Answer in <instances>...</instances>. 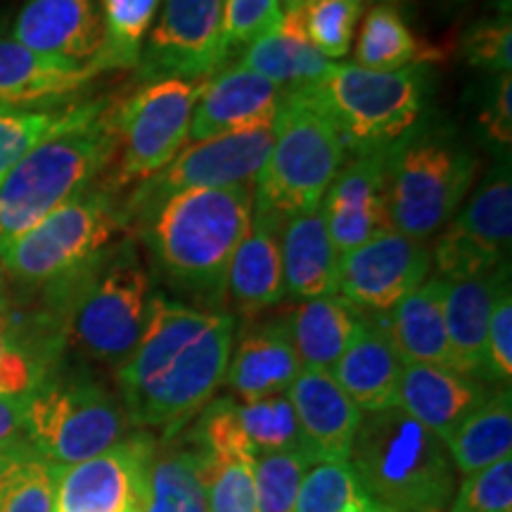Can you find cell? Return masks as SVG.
<instances>
[{
  "mask_svg": "<svg viewBox=\"0 0 512 512\" xmlns=\"http://www.w3.org/2000/svg\"><path fill=\"white\" fill-rule=\"evenodd\" d=\"M226 0H164L162 17L140 50V79L207 81L226 62L223 43Z\"/></svg>",
  "mask_w": 512,
  "mask_h": 512,
  "instance_id": "cell-13",
  "label": "cell"
},
{
  "mask_svg": "<svg viewBox=\"0 0 512 512\" xmlns=\"http://www.w3.org/2000/svg\"><path fill=\"white\" fill-rule=\"evenodd\" d=\"M294 512H389L368 494L349 460H318L306 470Z\"/></svg>",
  "mask_w": 512,
  "mask_h": 512,
  "instance_id": "cell-38",
  "label": "cell"
},
{
  "mask_svg": "<svg viewBox=\"0 0 512 512\" xmlns=\"http://www.w3.org/2000/svg\"><path fill=\"white\" fill-rule=\"evenodd\" d=\"M430 64L373 72L358 64H332L313 88L323 110L339 128L344 147L361 152L387 150L406 136L425 107Z\"/></svg>",
  "mask_w": 512,
  "mask_h": 512,
  "instance_id": "cell-8",
  "label": "cell"
},
{
  "mask_svg": "<svg viewBox=\"0 0 512 512\" xmlns=\"http://www.w3.org/2000/svg\"><path fill=\"white\" fill-rule=\"evenodd\" d=\"M76 278L72 309H69V337L83 354L100 363L119 366L143 337L155 292L131 247L86 275Z\"/></svg>",
  "mask_w": 512,
  "mask_h": 512,
  "instance_id": "cell-10",
  "label": "cell"
},
{
  "mask_svg": "<svg viewBox=\"0 0 512 512\" xmlns=\"http://www.w3.org/2000/svg\"><path fill=\"white\" fill-rule=\"evenodd\" d=\"M285 91L242 64L221 67L204 81L200 98L192 107V143H204L230 133L273 126L283 107Z\"/></svg>",
  "mask_w": 512,
  "mask_h": 512,
  "instance_id": "cell-18",
  "label": "cell"
},
{
  "mask_svg": "<svg viewBox=\"0 0 512 512\" xmlns=\"http://www.w3.org/2000/svg\"><path fill=\"white\" fill-rule=\"evenodd\" d=\"M204 81L145 83L117 107V150L121 157L110 188L143 183L171 164L188 143L192 107Z\"/></svg>",
  "mask_w": 512,
  "mask_h": 512,
  "instance_id": "cell-11",
  "label": "cell"
},
{
  "mask_svg": "<svg viewBox=\"0 0 512 512\" xmlns=\"http://www.w3.org/2000/svg\"><path fill=\"white\" fill-rule=\"evenodd\" d=\"M347 460L389 512H446L456 496L446 444L399 406L363 415Z\"/></svg>",
  "mask_w": 512,
  "mask_h": 512,
  "instance_id": "cell-3",
  "label": "cell"
},
{
  "mask_svg": "<svg viewBox=\"0 0 512 512\" xmlns=\"http://www.w3.org/2000/svg\"><path fill=\"white\" fill-rule=\"evenodd\" d=\"M12 38L41 55L93 67L102 46V22L93 0H27Z\"/></svg>",
  "mask_w": 512,
  "mask_h": 512,
  "instance_id": "cell-20",
  "label": "cell"
},
{
  "mask_svg": "<svg viewBox=\"0 0 512 512\" xmlns=\"http://www.w3.org/2000/svg\"><path fill=\"white\" fill-rule=\"evenodd\" d=\"M254 214V185L185 190L147 223V242L162 273L183 292L219 311L228 268Z\"/></svg>",
  "mask_w": 512,
  "mask_h": 512,
  "instance_id": "cell-2",
  "label": "cell"
},
{
  "mask_svg": "<svg viewBox=\"0 0 512 512\" xmlns=\"http://www.w3.org/2000/svg\"><path fill=\"white\" fill-rule=\"evenodd\" d=\"M273 136L275 124L185 145L174 162L140 183L128 197L126 207L121 209L124 226L126 223H138L140 228L147 226L157 209L178 192L252 185L271 152Z\"/></svg>",
  "mask_w": 512,
  "mask_h": 512,
  "instance_id": "cell-12",
  "label": "cell"
},
{
  "mask_svg": "<svg viewBox=\"0 0 512 512\" xmlns=\"http://www.w3.org/2000/svg\"><path fill=\"white\" fill-rule=\"evenodd\" d=\"M318 209L339 256L394 230L387 204L384 150L361 152L354 162L342 164Z\"/></svg>",
  "mask_w": 512,
  "mask_h": 512,
  "instance_id": "cell-17",
  "label": "cell"
},
{
  "mask_svg": "<svg viewBox=\"0 0 512 512\" xmlns=\"http://www.w3.org/2000/svg\"><path fill=\"white\" fill-rule=\"evenodd\" d=\"M401 370L403 363L384 323L363 316L354 339L339 356L330 375L356 403L358 411L377 413L394 408L399 401Z\"/></svg>",
  "mask_w": 512,
  "mask_h": 512,
  "instance_id": "cell-23",
  "label": "cell"
},
{
  "mask_svg": "<svg viewBox=\"0 0 512 512\" xmlns=\"http://www.w3.org/2000/svg\"><path fill=\"white\" fill-rule=\"evenodd\" d=\"M283 24V0H226L223 3V43L230 53Z\"/></svg>",
  "mask_w": 512,
  "mask_h": 512,
  "instance_id": "cell-46",
  "label": "cell"
},
{
  "mask_svg": "<svg viewBox=\"0 0 512 512\" xmlns=\"http://www.w3.org/2000/svg\"><path fill=\"white\" fill-rule=\"evenodd\" d=\"M316 463L304 451L261 453L252 463L256 512H294L306 470Z\"/></svg>",
  "mask_w": 512,
  "mask_h": 512,
  "instance_id": "cell-40",
  "label": "cell"
},
{
  "mask_svg": "<svg viewBox=\"0 0 512 512\" xmlns=\"http://www.w3.org/2000/svg\"><path fill=\"white\" fill-rule=\"evenodd\" d=\"M446 278H430L401 299L384 323L401 363L451 368L446 332Z\"/></svg>",
  "mask_w": 512,
  "mask_h": 512,
  "instance_id": "cell-28",
  "label": "cell"
},
{
  "mask_svg": "<svg viewBox=\"0 0 512 512\" xmlns=\"http://www.w3.org/2000/svg\"><path fill=\"white\" fill-rule=\"evenodd\" d=\"M313 460H347L363 413L325 370L302 368L287 389Z\"/></svg>",
  "mask_w": 512,
  "mask_h": 512,
  "instance_id": "cell-19",
  "label": "cell"
},
{
  "mask_svg": "<svg viewBox=\"0 0 512 512\" xmlns=\"http://www.w3.org/2000/svg\"><path fill=\"white\" fill-rule=\"evenodd\" d=\"M119 399L86 375H48L27 399L24 439L57 467L83 463L119 444L128 432Z\"/></svg>",
  "mask_w": 512,
  "mask_h": 512,
  "instance_id": "cell-9",
  "label": "cell"
},
{
  "mask_svg": "<svg viewBox=\"0 0 512 512\" xmlns=\"http://www.w3.org/2000/svg\"><path fill=\"white\" fill-rule=\"evenodd\" d=\"M441 57V50L422 46L406 19L392 5H375L361 24L356 43V64L373 72L430 64Z\"/></svg>",
  "mask_w": 512,
  "mask_h": 512,
  "instance_id": "cell-34",
  "label": "cell"
},
{
  "mask_svg": "<svg viewBox=\"0 0 512 512\" xmlns=\"http://www.w3.org/2000/svg\"><path fill=\"white\" fill-rule=\"evenodd\" d=\"M486 396L489 389L477 377H467L448 366L406 363L396 406L446 441Z\"/></svg>",
  "mask_w": 512,
  "mask_h": 512,
  "instance_id": "cell-21",
  "label": "cell"
},
{
  "mask_svg": "<svg viewBox=\"0 0 512 512\" xmlns=\"http://www.w3.org/2000/svg\"><path fill=\"white\" fill-rule=\"evenodd\" d=\"M482 377L489 382L510 387L512 380V294L510 278L498 287L494 306H491L489 332H486V351Z\"/></svg>",
  "mask_w": 512,
  "mask_h": 512,
  "instance_id": "cell-47",
  "label": "cell"
},
{
  "mask_svg": "<svg viewBox=\"0 0 512 512\" xmlns=\"http://www.w3.org/2000/svg\"><path fill=\"white\" fill-rule=\"evenodd\" d=\"M48 354L17 330L8 306L0 309V396H27L46 380Z\"/></svg>",
  "mask_w": 512,
  "mask_h": 512,
  "instance_id": "cell-41",
  "label": "cell"
},
{
  "mask_svg": "<svg viewBox=\"0 0 512 512\" xmlns=\"http://www.w3.org/2000/svg\"><path fill=\"white\" fill-rule=\"evenodd\" d=\"M451 3H470V0H451Z\"/></svg>",
  "mask_w": 512,
  "mask_h": 512,
  "instance_id": "cell-52",
  "label": "cell"
},
{
  "mask_svg": "<svg viewBox=\"0 0 512 512\" xmlns=\"http://www.w3.org/2000/svg\"><path fill=\"white\" fill-rule=\"evenodd\" d=\"M209 512H256L252 463L204 456Z\"/></svg>",
  "mask_w": 512,
  "mask_h": 512,
  "instance_id": "cell-43",
  "label": "cell"
},
{
  "mask_svg": "<svg viewBox=\"0 0 512 512\" xmlns=\"http://www.w3.org/2000/svg\"><path fill=\"white\" fill-rule=\"evenodd\" d=\"M361 320V309L337 294L309 299L299 306L287 323L302 368L330 373L354 339Z\"/></svg>",
  "mask_w": 512,
  "mask_h": 512,
  "instance_id": "cell-29",
  "label": "cell"
},
{
  "mask_svg": "<svg viewBox=\"0 0 512 512\" xmlns=\"http://www.w3.org/2000/svg\"><path fill=\"white\" fill-rule=\"evenodd\" d=\"M280 256L285 297L309 302L339 292V254L320 209L292 216L283 223Z\"/></svg>",
  "mask_w": 512,
  "mask_h": 512,
  "instance_id": "cell-27",
  "label": "cell"
},
{
  "mask_svg": "<svg viewBox=\"0 0 512 512\" xmlns=\"http://www.w3.org/2000/svg\"><path fill=\"white\" fill-rule=\"evenodd\" d=\"M157 446L150 432H133L100 456L57 467L55 512H143Z\"/></svg>",
  "mask_w": 512,
  "mask_h": 512,
  "instance_id": "cell-14",
  "label": "cell"
},
{
  "mask_svg": "<svg viewBox=\"0 0 512 512\" xmlns=\"http://www.w3.org/2000/svg\"><path fill=\"white\" fill-rule=\"evenodd\" d=\"M302 370L290 337L287 318L256 325L242 335L238 351L230 356L226 382L242 401H259L285 394Z\"/></svg>",
  "mask_w": 512,
  "mask_h": 512,
  "instance_id": "cell-24",
  "label": "cell"
},
{
  "mask_svg": "<svg viewBox=\"0 0 512 512\" xmlns=\"http://www.w3.org/2000/svg\"><path fill=\"white\" fill-rule=\"evenodd\" d=\"M235 318L155 294L138 347L117 366L121 406L133 427L176 437L226 380Z\"/></svg>",
  "mask_w": 512,
  "mask_h": 512,
  "instance_id": "cell-1",
  "label": "cell"
},
{
  "mask_svg": "<svg viewBox=\"0 0 512 512\" xmlns=\"http://www.w3.org/2000/svg\"><path fill=\"white\" fill-rule=\"evenodd\" d=\"M27 396H0V446L24 437Z\"/></svg>",
  "mask_w": 512,
  "mask_h": 512,
  "instance_id": "cell-49",
  "label": "cell"
},
{
  "mask_svg": "<svg viewBox=\"0 0 512 512\" xmlns=\"http://www.w3.org/2000/svg\"><path fill=\"white\" fill-rule=\"evenodd\" d=\"M143 512H209L204 453L188 437L157 446L147 470Z\"/></svg>",
  "mask_w": 512,
  "mask_h": 512,
  "instance_id": "cell-30",
  "label": "cell"
},
{
  "mask_svg": "<svg viewBox=\"0 0 512 512\" xmlns=\"http://www.w3.org/2000/svg\"><path fill=\"white\" fill-rule=\"evenodd\" d=\"M482 128L486 138L498 147L510 150L512 143V74H503L496 79V88L486 102L482 117Z\"/></svg>",
  "mask_w": 512,
  "mask_h": 512,
  "instance_id": "cell-48",
  "label": "cell"
},
{
  "mask_svg": "<svg viewBox=\"0 0 512 512\" xmlns=\"http://www.w3.org/2000/svg\"><path fill=\"white\" fill-rule=\"evenodd\" d=\"M117 107L110 100L19 162L0 185V245L91 188L117 155Z\"/></svg>",
  "mask_w": 512,
  "mask_h": 512,
  "instance_id": "cell-4",
  "label": "cell"
},
{
  "mask_svg": "<svg viewBox=\"0 0 512 512\" xmlns=\"http://www.w3.org/2000/svg\"><path fill=\"white\" fill-rule=\"evenodd\" d=\"M280 230L283 223L254 211L245 238L230 261L226 292L245 316L271 309L285 299Z\"/></svg>",
  "mask_w": 512,
  "mask_h": 512,
  "instance_id": "cell-26",
  "label": "cell"
},
{
  "mask_svg": "<svg viewBox=\"0 0 512 512\" xmlns=\"http://www.w3.org/2000/svg\"><path fill=\"white\" fill-rule=\"evenodd\" d=\"M124 216L110 190L88 188L0 245V268L29 287L67 285L98 264Z\"/></svg>",
  "mask_w": 512,
  "mask_h": 512,
  "instance_id": "cell-7",
  "label": "cell"
},
{
  "mask_svg": "<svg viewBox=\"0 0 512 512\" xmlns=\"http://www.w3.org/2000/svg\"><path fill=\"white\" fill-rule=\"evenodd\" d=\"M508 264L496 271L446 280V332L451 368L467 377H482L486 332L496 292L508 280Z\"/></svg>",
  "mask_w": 512,
  "mask_h": 512,
  "instance_id": "cell-25",
  "label": "cell"
},
{
  "mask_svg": "<svg viewBox=\"0 0 512 512\" xmlns=\"http://www.w3.org/2000/svg\"><path fill=\"white\" fill-rule=\"evenodd\" d=\"M100 105L102 100L55 107H0V185L31 150L79 124Z\"/></svg>",
  "mask_w": 512,
  "mask_h": 512,
  "instance_id": "cell-33",
  "label": "cell"
},
{
  "mask_svg": "<svg viewBox=\"0 0 512 512\" xmlns=\"http://www.w3.org/2000/svg\"><path fill=\"white\" fill-rule=\"evenodd\" d=\"M238 64L261 74L285 93H297L316 86L328 72L330 60L280 24L245 46Z\"/></svg>",
  "mask_w": 512,
  "mask_h": 512,
  "instance_id": "cell-32",
  "label": "cell"
},
{
  "mask_svg": "<svg viewBox=\"0 0 512 512\" xmlns=\"http://www.w3.org/2000/svg\"><path fill=\"white\" fill-rule=\"evenodd\" d=\"M197 418L188 439L209 460H249L254 463V448L240 422V406L233 399L209 401Z\"/></svg>",
  "mask_w": 512,
  "mask_h": 512,
  "instance_id": "cell-42",
  "label": "cell"
},
{
  "mask_svg": "<svg viewBox=\"0 0 512 512\" xmlns=\"http://www.w3.org/2000/svg\"><path fill=\"white\" fill-rule=\"evenodd\" d=\"M460 53L470 67L496 76L510 74L512 69V24L510 15L491 17L477 22L465 31Z\"/></svg>",
  "mask_w": 512,
  "mask_h": 512,
  "instance_id": "cell-44",
  "label": "cell"
},
{
  "mask_svg": "<svg viewBox=\"0 0 512 512\" xmlns=\"http://www.w3.org/2000/svg\"><path fill=\"white\" fill-rule=\"evenodd\" d=\"M57 465L17 439L0 446V512H55Z\"/></svg>",
  "mask_w": 512,
  "mask_h": 512,
  "instance_id": "cell-35",
  "label": "cell"
},
{
  "mask_svg": "<svg viewBox=\"0 0 512 512\" xmlns=\"http://www.w3.org/2000/svg\"><path fill=\"white\" fill-rule=\"evenodd\" d=\"M98 74L91 64L41 55L15 38L0 36V107L60 105Z\"/></svg>",
  "mask_w": 512,
  "mask_h": 512,
  "instance_id": "cell-22",
  "label": "cell"
},
{
  "mask_svg": "<svg viewBox=\"0 0 512 512\" xmlns=\"http://www.w3.org/2000/svg\"><path fill=\"white\" fill-rule=\"evenodd\" d=\"M240 422L249 444L254 448V458L261 456V453L280 451L309 453L306 451L297 413H294L287 394L266 396V399L259 401H245L240 406Z\"/></svg>",
  "mask_w": 512,
  "mask_h": 512,
  "instance_id": "cell-39",
  "label": "cell"
},
{
  "mask_svg": "<svg viewBox=\"0 0 512 512\" xmlns=\"http://www.w3.org/2000/svg\"><path fill=\"white\" fill-rule=\"evenodd\" d=\"M304 0H285V8H283V12L285 10H292V8H297V5H302Z\"/></svg>",
  "mask_w": 512,
  "mask_h": 512,
  "instance_id": "cell-51",
  "label": "cell"
},
{
  "mask_svg": "<svg viewBox=\"0 0 512 512\" xmlns=\"http://www.w3.org/2000/svg\"><path fill=\"white\" fill-rule=\"evenodd\" d=\"M512 238V178L508 164H496L467 207L441 235L437 259L441 278H467L496 271Z\"/></svg>",
  "mask_w": 512,
  "mask_h": 512,
  "instance_id": "cell-15",
  "label": "cell"
},
{
  "mask_svg": "<svg viewBox=\"0 0 512 512\" xmlns=\"http://www.w3.org/2000/svg\"><path fill=\"white\" fill-rule=\"evenodd\" d=\"M430 268L432 254L420 240L387 230L339 256V292L356 309L392 311L425 283Z\"/></svg>",
  "mask_w": 512,
  "mask_h": 512,
  "instance_id": "cell-16",
  "label": "cell"
},
{
  "mask_svg": "<svg viewBox=\"0 0 512 512\" xmlns=\"http://www.w3.org/2000/svg\"><path fill=\"white\" fill-rule=\"evenodd\" d=\"M344 157L339 128L313 93H287L271 152L254 181V211L280 223L316 211Z\"/></svg>",
  "mask_w": 512,
  "mask_h": 512,
  "instance_id": "cell-5",
  "label": "cell"
},
{
  "mask_svg": "<svg viewBox=\"0 0 512 512\" xmlns=\"http://www.w3.org/2000/svg\"><path fill=\"white\" fill-rule=\"evenodd\" d=\"M361 12L363 0H304L283 12V27L304 38L325 60H337L349 53Z\"/></svg>",
  "mask_w": 512,
  "mask_h": 512,
  "instance_id": "cell-36",
  "label": "cell"
},
{
  "mask_svg": "<svg viewBox=\"0 0 512 512\" xmlns=\"http://www.w3.org/2000/svg\"><path fill=\"white\" fill-rule=\"evenodd\" d=\"M448 456L458 472L472 475L510 458L512 451V396L510 387L486 396L446 441Z\"/></svg>",
  "mask_w": 512,
  "mask_h": 512,
  "instance_id": "cell-31",
  "label": "cell"
},
{
  "mask_svg": "<svg viewBox=\"0 0 512 512\" xmlns=\"http://www.w3.org/2000/svg\"><path fill=\"white\" fill-rule=\"evenodd\" d=\"M387 204L396 233L425 240L451 221L477 174V159L446 131L411 128L384 150Z\"/></svg>",
  "mask_w": 512,
  "mask_h": 512,
  "instance_id": "cell-6",
  "label": "cell"
},
{
  "mask_svg": "<svg viewBox=\"0 0 512 512\" xmlns=\"http://www.w3.org/2000/svg\"><path fill=\"white\" fill-rule=\"evenodd\" d=\"M162 0H102V46L93 67L136 69L143 38Z\"/></svg>",
  "mask_w": 512,
  "mask_h": 512,
  "instance_id": "cell-37",
  "label": "cell"
},
{
  "mask_svg": "<svg viewBox=\"0 0 512 512\" xmlns=\"http://www.w3.org/2000/svg\"><path fill=\"white\" fill-rule=\"evenodd\" d=\"M451 512H512V456L467 475Z\"/></svg>",
  "mask_w": 512,
  "mask_h": 512,
  "instance_id": "cell-45",
  "label": "cell"
},
{
  "mask_svg": "<svg viewBox=\"0 0 512 512\" xmlns=\"http://www.w3.org/2000/svg\"><path fill=\"white\" fill-rule=\"evenodd\" d=\"M5 306V273L3 268H0V309Z\"/></svg>",
  "mask_w": 512,
  "mask_h": 512,
  "instance_id": "cell-50",
  "label": "cell"
}]
</instances>
